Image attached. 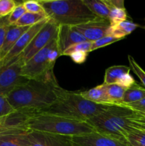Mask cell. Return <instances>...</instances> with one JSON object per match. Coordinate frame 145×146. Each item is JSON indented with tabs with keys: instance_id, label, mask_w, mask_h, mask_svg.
Segmentation results:
<instances>
[{
	"instance_id": "6da1fadb",
	"label": "cell",
	"mask_w": 145,
	"mask_h": 146,
	"mask_svg": "<svg viewBox=\"0 0 145 146\" xmlns=\"http://www.w3.org/2000/svg\"><path fill=\"white\" fill-rule=\"evenodd\" d=\"M65 89L58 85L53 71L38 78L28 79L17 86L7 95L14 110H40L48 107L57 101Z\"/></svg>"
},
{
	"instance_id": "7a4b0ae2",
	"label": "cell",
	"mask_w": 145,
	"mask_h": 146,
	"mask_svg": "<svg viewBox=\"0 0 145 146\" xmlns=\"http://www.w3.org/2000/svg\"><path fill=\"white\" fill-rule=\"evenodd\" d=\"M100 133L125 138L129 132L145 131V115L123 105H112L86 121Z\"/></svg>"
},
{
	"instance_id": "3957f363",
	"label": "cell",
	"mask_w": 145,
	"mask_h": 146,
	"mask_svg": "<svg viewBox=\"0 0 145 146\" xmlns=\"http://www.w3.org/2000/svg\"><path fill=\"white\" fill-rule=\"evenodd\" d=\"M112 106V105H111ZM110 105L98 104L84 98L80 92L65 90L52 105L38 111V114L58 115L78 121H87L107 109Z\"/></svg>"
},
{
	"instance_id": "277c9868",
	"label": "cell",
	"mask_w": 145,
	"mask_h": 146,
	"mask_svg": "<svg viewBox=\"0 0 145 146\" xmlns=\"http://www.w3.org/2000/svg\"><path fill=\"white\" fill-rule=\"evenodd\" d=\"M47 17L58 25L77 27L98 19L82 0H40Z\"/></svg>"
},
{
	"instance_id": "5b68a950",
	"label": "cell",
	"mask_w": 145,
	"mask_h": 146,
	"mask_svg": "<svg viewBox=\"0 0 145 146\" xmlns=\"http://www.w3.org/2000/svg\"><path fill=\"white\" fill-rule=\"evenodd\" d=\"M28 131L50 133L58 135L74 136L96 131L86 121L64 118L48 114H38L27 125Z\"/></svg>"
},
{
	"instance_id": "8992f818",
	"label": "cell",
	"mask_w": 145,
	"mask_h": 146,
	"mask_svg": "<svg viewBox=\"0 0 145 146\" xmlns=\"http://www.w3.org/2000/svg\"><path fill=\"white\" fill-rule=\"evenodd\" d=\"M57 46L58 42L56 38L24 64L21 75L28 79H34L43 76L49 71H53L54 65L50 63L48 54Z\"/></svg>"
},
{
	"instance_id": "52a82bcc",
	"label": "cell",
	"mask_w": 145,
	"mask_h": 146,
	"mask_svg": "<svg viewBox=\"0 0 145 146\" xmlns=\"http://www.w3.org/2000/svg\"><path fill=\"white\" fill-rule=\"evenodd\" d=\"M24 64L21 54L8 64L0 66V94L7 96L17 86L28 81L21 75Z\"/></svg>"
},
{
	"instance_id": "ba28073f",
	"label": "cell",
	"mask_w": 145,
	"mask_h": 146,
	"mask_svg": "<svg viewBox=\"0 0 145 146\" xmlns=\"http://www.w3.org/2000/svg\"><path fill=\"white\" fill-rule=\"evenodd\" d=\"M38 114L36 110L20 109L0 118V135L28 132V122Z\"/></svg>"
},
{
	"instance_id": "9c48e42d",
	"label": "cell",
	"mask_w": 145,
	"mask_h": 146,
	"mask_svg": "<svg viewBox=\"0 0 145 146\" xmlns=\"http://www.w3.org/2000/svg\"><path fill=\"white\" fill-rule=\"evenodd\" d=\"M59 25L51 19H48L39 32L34 36L22 53L23 61L26 63L36 54L46 46L52 40L57 38Z\"/></svg>"
},
{
	"instance_id": "30bf717a",
	"label": "cell",
	"mask_w": 145,
	"mask_h": 146,
	"mask_svg": "<svg viewBox=\"0 0 145 146\" xmlns=\"http://www.w3.org/2000/svg\"><path fill=\"white\" fill-rule=\"evenodd\" d=\"M71 141L75 146H128L125 138H116L97 131L71 136Z\"/></svg>"
},
{
	"instance_id": "8fae6325",
	"label": "cell",
	"mask_w": 145,
	"mask_h": 146,
	"mask_svg": "<svg viewBox=\"0 0 145 146\" xmlns=\"http://www.w3.org/2000/svg\"><path fill=\"white\" fill-rule=\"evenodd\" d=\"M48 19L44 20V21H41L38 24H35V25L32 26L30 27L19 38L18 41H16L14 46L11 48L9 51L6 54L5 56L1 59V63H0V66L5 65V64H8L11 61H12L14 58H17L19 56L23 51H24L27 46L30 44L33 38H34L36 35L39 32L40 30L44 27L45 23L48 21Z\"/></svg>"
},
{
	"instance_id": "7c38bea8",
	"label": "cell",
	"mask_w": 145,
	"mask_h": 146,
	"mask_svg": "<svg viewBox=\"0 0 145 146\" xmlns=\"http://www.w3.org/2000/svg\"><path fill=\"white\" fill-rule=\"evenodd\" d=\"M28 136L30 146H75L71 136L34 131H30Z\"/></svg>"
},
{
	"instance_id": "4fadbf2b",
	"label": "cell",
	"mask_w": 145,
	"mask_h": 146,
	"mask_svg": "<svg viewBox=\"0 0 145 146\" xmlns=\"http://www.w3.org/2000/svg\"><path fill=\"white\" fill-rule=\"evenodd\" d=\"M110 27L109 20L98 19L86 24L75 27V28L88 41H93L107 36L108 29Z\"/></svg>"
},
{
	"instance_id": "5bb4252c",
	"label": "cell",
	"mask_w": 145,
	"mask_h": 146,
	"mask_svg": "<svg viewBox=\"0 0 145 146\" xmlns=\"http://www.w3.org/2000/svg\"><path fill=\"white\" fill-rule=\"evenodd\" d=\"M87 41L85 37L75 28L71 26L59 25L57 42L61 56L68 48L78 43Z\"/></svg>"
},
{
	"instance_id": "9a60e30c",
	"label": "cell",
	"mask_w": 145,
	"mask_h": 146,
	"mask_svg": "<svg viewBox=\"0 0 145 146\" xmlns=\"http://www.w3.org/2000/svg\"><path fill=\"white\" fill-rule=\"evenodd\" d=\"M31 27H17L15 25L9 26L6 35L4 44L0 50L1 59L6 56V54L11 50L16 43L18 38L28 29Z\"/></svg>"
},
{
	"instance_id": "2e32d148",
	"label": "cell",
	"mask_w": 145,
	"mask_h": 146,
	"mask_svg": "<svg viewBox=\"0 0 145 146\" xmlns=\"http://www.w3.org/2000/svg\"><path fill=\"white\" fill-rule=\"evenodd\" d=\"M139 27L138 24H135L133 21L126 20L115 25H110L109 28L108 29L107 36H110L122 40Z\"/></svg>"
},
{
	"instance_id": "e0dca14e",
	"label": "cell",
	"mask_w": 145,
	"mask_h": 146,
	"mask_svg": "<svg viewBox=\"0 0 145 146\" xmlns=\"http://www.w3.org/2000/svg\"><path fill=\"white\" fill-rule=\"evenodd\" d=\"M80 93L84 98L88 101L98 104L111 106L107 96L106 91H105L104 84L97 86L86 91H82Z\"/></svg>"
},
{
	"instance_id": "ac0fdd59",
	"label": "cell",
	"mask_w": 145,
	"mask_h": 146,
	"mask_svg": "<svg viewBox=\"0 0 145 146\" xmlns=\"http://www.w3.org/2000/svg\"><path fill=\"white\" fill-rule=\"evenodd\" d=\"M131 68L125 65H116L105 70L104 84H116L124 75L129 74Z\"/></svg>"
},
{
	"instance_id": "d6986e66",
	"label": "cell",
	"mask_w": 145,
	"mask_h": 146,
	"mask_svg": "<svg viewBox=\"0 0 145 146\" xmlns=\"http://www.w3.org/2000/svg\"><path fill=\"white\" fill-rule=\"evenodd\" d=\"M28 132L0 135V146H30Z\"/></svg>"
},
{
	"instance_id": "ffe728a7",
	"label": "cell",
	"mask_w": 145,
	"mask_h": 146,
	"mask_svg": "<svg viewBox=\"0 0 145 146\" xmlns=\"http://www.w3.org/2000/svg\"><path fill=\"white\" fill-rule=\"evenodd\" d=\"M85 5L98 18L102 19H109V9L104 0H82Z\"/></svg>"
},
{
	"instance_id": "44dd1931",
	"label": "cell",
	"mask_w": 145,
	"mask_h": 146,
	"mask_svg": "<svg viewBox=\"0 0 145 146\" xmlns=\"http://www.w3.org/2000/svg\"><path fill=\"white\" fill-rule=\"evenodd\" d=\"M105 91L111 105H120L123 100L124 95L127 88L117 84H104Z\"/></svg>"
},
{
	"instance_id": "7402d4cb",
	"label": "cell",
	"mask_w": 145,
	"mask_h": 146,
	"mask_svg": "<svg viewBox=\"0 0 145 146\" xmlns=\"http://www.w3.org/2000/svg\"><path fill=\"white\" fill-rule=\"evenodd\" d=\"M145 98V88L136 84L131 88L127 89L125 95H124L123 100L120 105H125V104L134 103L138 101L143 99Z\"/></svg>"
},
{
	"instance_id": "603a6c76",
	"label": "cell",
	"mask_w": 145,
	"mask_h": 146,
	"mask_svg": "<svg viewBox=\"0 0 145 146\" xmlns=\"http://www.w3.org/2000/svg\"><path fill=\"white\" fill-rule=\"evenodd\" d=\"M48 18L47 16L43 14L26 12L14 25L17 27H32Z\"/></svg>"
},
{
	"instance_id": "cb8c5ba5",
	"label": "cell",
	"mask_w": 145,
	"mask_h": 146,
	"mask_svg": "<svg viewBox=\"0 0 145 146\" xmlns=\"http://www.w3.org/2000/svg\"><path fill=\"white\" fill-rule=\"evenodd\" d=\"M128 146H145V131H134L125 136Z\"/></svg>"
},
{
	"instance_id": "d4e9b609",
	"label": "cell",
	"mask_w": 145,
	"mask_h": 146,
	"mask_svg": "<svg viewBox=\"0 0 145 146\" xmlns=\"http://www.w3.org/2000/svg\"><path fill=\"white\" fill-rule=\"evenodd\" d=\"M109 9V20L110 25L119 24L127 20V13L125 8H117V7H111Z\"/></svg>"
},
{
	"instance_id": "484cf974",
	"label": "cell",
	"mask_w": 145,
	"mask_h": 146,
	"mask_svg": "<svg viewBox=\"0 0 145 146\" xmlns=\"http://www.w3.org/2000/svg\"><path fill=\"white\" fill-rule=\"evenodd\" d=\"M91 47H92V42L91 41H85L83 42L78 43L72 45L69 48H67L62 56H70L71 54L78 51H82V52L89 53L91 52Z\"/></svg>"
},
{
	"instance_id": "4316f807",
	"label": "cell",
	"mask_w": 145,
	"mask_h": 146,
	"mask_svg": "<svg viewBox=\"0 0 145 146\" xmlns=\"http://www.w3.org/2000/svg\"><path fill=\"white\" fill-rule=\"evenodd\" d=\"M22 4L26 12L33 13V14H39L47 16L44 7H42L39 1L27 0V1H23Z\"/></svg>"
},
{
	"instance_id": "83f0119b",
	"label": "cell",
	"mask_w": 145,
	"mask_h": 146,
	"mask_svg": "<svg viewBox=\"0 0 145 146\" xmlns=\"http://www.w3.org/2000/svg\"><path fill=\"white\" fill-rule=\"evenodd\" d=\"M17 4L14 0H0V19L9 17Z\"/></svg>"
},
{
	"instance_id": "f1b7e54d",
	"label": "cell",
	"mask_w": 145,
	"mask_h": 146,
	"mask_svg": "<svg viewBox=\"0 0 145 146\" xmlns=\"http://www.w3.org/2000/svg\"><path fill=\"white\" fill-rule=\"evenodd\" d=\"M26 12V11L24 9L22 3H19V4H17L12 12L7 17V21H8L9 25H14Z\"/></svg>"
},
{
	"instance_id": "f546056e",
	"label": "cell",
	"mask_w": 145,
	"mask_h": 146,
	"mask_svg": "<svg viewBox=\"0 0 145 146\" xmlns=\"http://www.w3.org/2000/svg\"><path fill=\"white\" fill-rule=\"evenodd\" d=\"M128 61L130 65L131 69L136 74L141 81L142 84L145 87V71L142 68V67L136 63L134 58L130 55H128Z\"/></svg>"
},
{
	"instance_id": "4dcf8cb0",
	"label": "cell",
	"mask_w": 145,
	"mask_h": 146,
	"mask_svg": "<svg viewBox=\"0 0 145 146\" xmlns=\"http://www.w3.org/2000/svg\"><path fill=\"white\" fill-rule=\"evenodd\" d=\"M121 39L115 38V37L110 36H105L100 39L96 40V41L92 42V47H91V51H93L95 50L98 49V48H102L106 46L112 44V43H115L116 41H120Z\"/></svg>"
},
{
	"instance_id": "1f68e13d",
	"label": "cell",
	"mask_w": 145,
	"mask_h": 146,
	"mask_svg": "<svg viewBox=\"0 0 145 146\" xmlns=\"http://www.w3.org/2000/svg\"><path fill=\"white\" fill-rule=\"evenodd\" d=\"M15 110L9 102L7 96L0 94V118L11 113Z\"/></svg>"
},
{
	"instance_id": "d6a6232c",
	"label": "cell",
	"mask_w": 145,
	"mask_h": 146,
	"mask_svg": "<svg viewBox=\"0 0 145 146\" xmlns=\"http://www.w3.org/2000/svg\"><path fill=\"white\" fill-rule=\"evenodd\" d=\"M136 84L137 83L135 81L134 78L129 73V74H127L125 75H124L116 84L120 86L125 87L126 88H129L132 87L133 86L136 85Z\"/></svg>"
},
{
	"instance_id": "836d02e7",
	"label": "cell",
	"mask_w": 145,
	"mask_h": 146,
	"mask_svg": "<svg viewBox=\"0 0 145 146\" xmlns=\"http://www.w3.org/2000/svg\"><path fill=\"white\" fill-rule=\"evenodd\" d=\"M9 24L7 21V17L0 19V50L4 44L7 31L9 27Z\"/></svg>"
},
{
	"instance_id": "e575fe53",
	"label": "cell",
	"mask_w": 145,
	"mask_h": 146,
	"mask_svg": "<svg viewBox=\"0 0 145 146\" xmlns=\"http://www.w3.org/2000/svg\"><path fill=\"white\" fill-rule=\"evenodd\" d=\"M88 53L82 52V51H78V52H75L71 54L69 56L71 57V59L72 60L74 63L78 64H82L85 62L88 57Z\"/></svg>"
},
{
	"instance_id": "d590c367",
	"label": "cell",
	"mask_w": 145,
	"mask_h": 146,
	"mask_svg": "<svg viewBox=\"0 0 145 146\" xmlns=\"http://www.w3.org/2000/svg\"><path fill=\"white\" fill-rule=\"evenodd\" d=\"M123 106L128 107V108H131V109L134 110L135 111L144 112V111H145V98L140 100V101H136V102L125 104V105Z\"/></svg>"
},
{
	"instance_id": "8d00e7d4",
	"label": "cell",
	"mask_w": 145,
	"mask_h": 146,
	"mask_svg": "<svg viewBox=\"0 0 145 146\" xmlns=\"http://www.w3.org/2000/svg\"><path fill=\"white\" fill-rule=\"evenodd\" d=\"M108 7H117L125 8V1L123 0H104Z\"/></svg>"
},
{
	"instance_id": "74e56055",
	"label": "cell",
	"mask_w": 145,
	"mask_h": 146,
	"mask_svg": "<svg viewBox=\"0 0 145 146\" xmlns=\"http://www.w3.org/2000/svg\"><path fill=\"white\" fill-rule=\"evenodd\" d=\"M1 53H0V63H1Z\"/></svg>"
},
{
	"instance_id": "f35d334b",
	"label": "cell",
	"mask_w": 145,
	"mask_h": 146,
	"mask_svg": "<svg viewBox=\"0 0 145 146\" xmlns=\"http://www.w3.org/2000/svg\"><path fill=\"white\" fill-rule=\"evenodd\" d=\"M140 113H142V114H144V115H145V111H144V112H140Z\"/></svg>"
},
{
	"instance_id": "ab89813d",
	"label": "cell",
	"mask_w": 145,
	"mask_h": 146,
	"mask_svg": "<svg viewBox=\"0 0 145 146\" xmlns=\"http://www.w3.org/2000/svg\"><path fill=\"white\" fill-rule=\"evenodd\" d=\"M144 29H145V26H144Z\"/></svg>"
}]
</instances>
